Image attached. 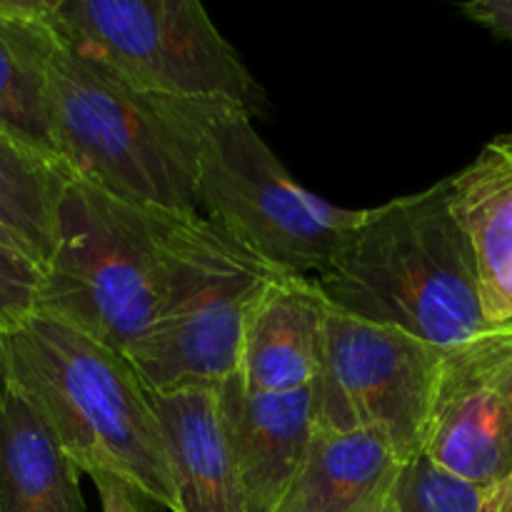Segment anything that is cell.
<instances>
[{"label":"cell","instance_id":"cell-1","mask_svg":"<svg viewBox=\"0 0 512 512\" xmlns=\"http://www.w3.org/2000/svg\"><path fill=\"white\" fill-rule=\"evenodd\" d=\"M38 68L55 145L78 178L150 208L198 213L200 148L228 103L133 88L65 43L55 0L38 30Z\"/></svg>","mask_w":512,"mask_h":512},{"label":"cell","instance_id":"cell-2","mask_svg":"<svg viewBox=\"0 0 512 512\" xmlns=\"http://www.w3.org/2000/svg\"><path fill=\"white\" fill-rule=\"evenodd\" d=\"M0 360L3 388L38 413L80 473L113 475L178 512L153 395L123 353L33 313L0 333Z\"/></svg>","mask_w":512,"mask_h":512},{"label":"cell","instance_id":"cell-3","mask_svg":"<svg viewBox=\"0 0 512 512\" xmlns=\"http://www.w3.org/2000/svg\"><path fill=\"white\" fill-rule=\"evenodd\" d=\"M318 285L330 305L450 353L493 333L448 180L363 210Z\"/></svg>","mask_w":512,"mask_h":512},{"label":"cell","instance_id":"cell-4","mask_svg":"<svg viewBox=\"0 0 512 512\" xmlns=\"http://www.w3.org/2000/svg\"><path fill=\"white\" fill-rule=\"evenodd\" d=\"M180 215L75 178L60 205L35 313L128 353L163 310Z\"/></svg>","mask_w":512,"mask_h":512},{"label":"cell","instance_id":"cell-5","mask_svg":"<svg viewBox=\"0 0 512 512\" xmlns=\"http://www.w3.org/2000/svg\"><path fill=\"white\" fill-rule=\"evenodd\" d=\"M283 273L213 220L180 215L163 310L125 353L145 388L220 385L240 375L250 315Z\"/></svg>","mask_w":512,"mask_h":512},{"label":"cell","instance_id":"cell-6","mask_svg":"<svg viewBox=\"0 0 512 512\" xmlns=\"http://www.w3.org/2000/svg\"><path fill=\"white\" fill-rule=\"evenodd\" d=\"M55 28L145 93L265 110V90L195 0H55Z\"/></svg>","mask_w":512,"mask_h":512},{"label":"cell","instance_id":"cell-7","mask_svg":"<svg viewBox=\"0 0 512 512\" xmlns=\"http://www.w3.org/2000/svg\"><path fill=\"white\" fill-rule=\"evenodd\" d=\"M195 200L230 238L295 275L323 273L363 218L305 190L238 105L205 133Z\"/></svg>","mask_w":512,"mask_h":512},{"label":"cell","instance_id":"cell-8","mask_svg":"<svg viewBox=\"0 0 512 512\" xmlns=\"http://www.w3.org/2000/svg\"><path fill=\"white\" fill-rule=\"evenodd\" d=\"M443 355L403 330L333 308L310 388L315 428L373 433L413 465L425 453Z\"/></svg>","mask_w":512,"mask_h":512},{"label":"cell","instance_id":"cell-9","mask_svg":"<svg viewBox=\"0 0 512 512\" xmlns=\"http://www.w3.org/2000/svg\"><path fill=\"white\" fill-rule=\"evenodd\" d=\"M423 458L480 488L512 473V328L443 355Z\"/></svg>","mask_w":512,"mask_h":512},{"label":"cell","instance_id":"cell-10","mask_svg":"<svg viewBox=\"0 0 512 512\" xmlns=\"http://www.w3.org/2000/svg\"><path fill=\"white\" fill-rule=\"evenodd\" d=\"M218 388L248 512H278L315 435L313 390L255 393L240 375Z\"/></svg>","mask_w":512,"mask_h":512},{"label":"cell","instance_id":"cell-11","mask_svg":"<svg viewBox=\"0 0 512 512\" xmlns=\"http://www.w3.org/2000/svg\"><path fill=\"white\" fill-rule=\"evenodd\" d=\"M330 300L310 275L283 273L270 283L245 330L240 380L255 393L310 390L328 338Z\"/></svg>","mask_w":512,"mask_h":512},{"label":"cell","instance_id":"cell-12","mask_svg":"<svg viewBox=\"0 0 512 512\" xmlns=\"http://www.w3.org/2000/svg\"><path fill=\"white\" fill-rule=\"evenodd\" d=\"M150 395L168 445L178 512H248L218 385Z\"/></svg>","mask_w":512,"mask_h":512},{"label":"cell","instance_id":"cell-13","mask_svg":"<svg viewBox=\"0 0 512 512\" xmlns=\"http://www.w3.org/2000/svg\"><path fill=\"white\" fill-rule=\"evenodd\" d=\"M445 180L478 260L485 315L495 328H512V133L495 135Z\"/></svg>","mask_w":512,"mask_h":512},{"label":"cell","instance_id":"cell-14","mask_svg":"<svg viewBox=\"0 0 512 512\" xmlns=\"http://www.w3.org/2000/svg\"><path fill=\"white\" fill-rule=\"evenodd\" d=\"M408 465L373 433L315 428L278 512H368L398 490Z\"/></svg>","mask_w":512,"mask_h":512},{"label":"cell","instance_id":"cell-15","mask_svg":"<svg viewBox=\"0 0 512 512\" xmlns=\"http://www.w3.org/2000/svg\"><path fill=\"white\" fill-rule=\"evenodd\" d=\"M0 512H85L80 468L20 395L0 398Z\"/></svg>","mask_w":512,"mask_h":512},{"label":"cell","instance_id":"cell-16","mask_svg":"<svg viewBox=\"0 0 512 512\" xmlns=\"http://www.w3.org/2000/svg\"><path fill=\"white\" fill-rule=\"evenodd\" d=\"M78 178L58 155H50L0 128V225L45 268L58 243L65 190Z\"/></svg>","mask_w":512,"mask_h":512},{"label":"cell","instance_id":"cell-17","mask_svg":"<svg viewBox=\"0 0 512 512\" xmlns=\"http://www.w3.org/2000/svg\"><path fill=\"white\" fill-rule=\"evenodd\" d=\"M48 8L50 0H0V128L60 158L38 68Z\"/></svg>","mask_w":512,"mask_h":512},{"label":"cell","instance_id":"cell-18","mask_svg":"<svg viewBox=\"0 0 512 512\" xmlns=\"http://www.w3.org/2000/svg\"><path fill=\"white\" fill-rule=\"evenodd\" d=\"M483 490L420 458L400 478L398 512H478Z\"/></svg>","mask_w":512,"mask_h":512},{"label":"cell","instance_id":"cell-19","mask_svg":"<svg viewBox=\"0 0 512 512\" xmlns=\"http://www.w3.org/2000/svg\"><path fill=\"white\" fill-rule=\"evenodd\" d=\"M43 268L28 250L0 225V333L35 313Z\"/></svg>","mask_w":512,"mask_h":512},{"label":"cell","instance_id":"cell-20","mask_svg":"<svg viewBox=\"0 0 512 512\" xmlns=\"http://www.w3.org/2000/svg\"><path fill=\"white\" fill-rule=\"evenodd\" d=\"M93 485L98 490L100 512H150L153 508L148 498L113 475H98L93 478Z\"/></svg>","mask_w":512,"mask_h":512},{"label":"cell","instance_id":"cell-21","mask_svg":"<svg viewBox=\"0 0 512 512\" xmlns=\"http://www.w3.org/2000/svg\"><path fill=\"white\" fill-rule=\"evenodd\" d=\"M460 13L480 28L490 30L495 38L512 43V0H473L460 5Z\"/></svg>","mask_w":512,"mask_h":512},{"label":"cell","instance_id":"cell-22","mask_svg":"<svg viewBox=\"0 0 512 512\" xmlns=\"http://www.w3.org/2000/svg\"><path fill=\"white\" fill-rule=\"evenodd\" d=\"M478 512H512V473L483 490Z\"/></svg>","mask_w":512,"mask_h":512},{"label":"cell","instance_id":"cell-23","mask_svg":"<svg viewBox=\"0 0 512 512\" xmlns=\"http://www.w3.org/2000/svg\"><path fill=\"white\" fill-rule=\"evenodd\" d=\"M368 512H398V490H395L388 500H383V503L375 505V508Z\"/></svg>","mask_w":512,"mask_h":512},{"label":"cell","instance_id":"cell-24","mask_svg":"<svg viewBox=\"0 0 512 512\" xmlns=\"http://www.w3.org/2000/svg\"><path fill=\"white\" fill-rule=\"evenodd\" d=\"M0 398H3V360H0Z\"/></svg>","mask_w":512,"mask_h":512}]
</instances>
